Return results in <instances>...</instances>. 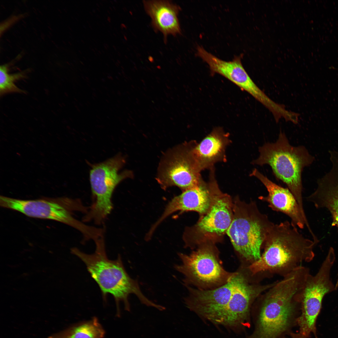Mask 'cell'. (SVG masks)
<instances>
[{
	"instance_id": "cell-1",
	"label": "cell",
	"mask_w": 338,
	"mask_h": 338,
	"mask_svg": "<svg viewBox=\"0 0 338 338\" xmlns=\"http://www.w3.org/2000/svg\"><path fill=\"white\" fill-rule=\"evenodd\" d=\"M304 284L290 274L256 299L251 309L254 328L245 338H286L293 332L301 313Z\"/></svg>"
},
{
	"instance_id": "cell-2",
	"label": "cell",
	"mask_w": 338,
	"mask_h": 338,
	"mask_svg": "<svg viewBox=\"0 0 338 338\" xmlns=\"http://www.w3.org/2000/svg\"><path fill=\"white\" fill-rule=\"evenodd\" d=\"M291 222L274 224L263 243L259 259L246 266L251 276L258 281L275 274L283 277L312 261L317 243L305 238Z\"/></svg>"
},
{
	"instance_id": "cell-3",
	"label": "cell",
	"mask_w": 338,
	"mask_h": 338,
	"mask_svg": "<svg viewBox=\"0 0 338 338\" xmlns=\"http://www.w3.org/2000/svg\"><path fill=\"white\" fill-rule=\"evenodd\" d=\"M94 241L96 247L93 254L85 253L75 248H72L71 252L85 264L91 277L99 286L103 300L106 301L107 294L113 296L117 316L120 315V302L123 303L125 310H130L128 298L131 294L136 295L142 304L158 308V305L152 302L143 294L137 280L129 275L120 255L115 260L108 258L103 236Z\"/></svg>"
},
{
	"instance_id": "cell-4",
	"label": "cell",
	"mask_w": 338,
	"mask_h": 338,
	"mask_svg": "<svg viewBox=\"0 0 338 338\" xmlns=\"http://www.w3.org/2000/svg\"><path fill=\"white\" fill-rule=\"evenodd\" d=\"M233 203V218L226 234L237 254L248 266L260 258L263 243L274 223L261 212L254 201L247 202L237 196Z\"/></svg>"
},
{
	"instance_id": "cell-5",
	"label": "cell",
	"mask_w": 338,
	"mask_h": 338,
	"mask_svg": "<svg viewBox=\"0 0 338 338\" xmlns=\"http://www.w3.org/2000/svg\"><path fill=\"white\" fill-rule=\"evenodd\" d=\"M259 156L252 162L271 167L276 177L288 187L305 212L302 196L301 173L304 167L310 165L315 158L303 146L291 145L281 131L275 143H265L259 148Z\"/></svg>"
},
{
	"instance_id": "cell-6",
	"label": "cell",
	"mask_w": 338,
	"mask_h": 338,
	"mask_svg": "<svg viewBox=\"0 0 338 338\" xmlns=\"http://www.w3.org/2000/svg\"><path fill=\"white\" fill-rule=\"evenodd\" d=\"M233 205L231 196L221 191L216 180L209 208L194 225L185 228V247L193 249L205 243H222L233 219Z\"/></svg>"
},
{
	"instance_id": "cell-7",
	"label": "cell",
	"mask_w": 338,
	"mask_h": 338,
	"mask_svg": "<svg viewBox=\"0 0 338 338\" xmlns=\"http://www.w3.org/2000/svg\"><path fill=\"white\" fill-rule=\"evenodd\" d=\"M195 249L189 254L178 253L182 263L174 266L183 275L186 286L213 289L226 283L235 274L236 272H228L223 268L216 244L204 243Z\"/></svg>"
},
{
	"instance_id": "cell-8",
	"label": "cell",
	"mask_w": 338,
	"mask_h": 338,
	"mask_svg": "<svg viewBox=\"0 0 338 338\" xmlns=\"http://www.w3.org/2000/svg\"><path fill=\"white\" fill-rule=\"evenodd\" d=\"M125 163V158L119 153L102 162L90 165L89 179L93 201L84 218L85 221L93 220L100 224L110 214L115 188L123 180L132 176L129 170L119 172Z\"/></svg>"
},
{
	"instance_id": "cell-9",
	"label": "cell",
	"mask_w": 338,
	"mask_h": 338,
	"mask_svg": "<svg viewBox=\"0 0 338 338\" xmlns=\"http://www.w3.org/2000/svg\"><path fill=\"white\" fill-rule=\"evenodd\" d=\"M263 284L256 281L244 268L237 272L234 288L224 311L221 325L235 333L250 328L251 311L256 299L275 283Z\"/></svg>"
},
{
	"instance_id": "cell-10",
	"label": "cell",
	"mask_w": 338,
	"mask_h": 338,
	"mask_svg": "<svg viewBox=\"0 0 338 338\" xmlns=\"http://www.w3.org/2000/svg\"><path fill=\"white\" fill-rule=\"evenodd\" d=\"M335 259V250L330 247L317 273L314 275L310 274L307 279L302 296L301 313L297 321L300 331L305 335H316V321L323 299L336 289L330 277Z\"/></svg>"
},
{
	"instance_id": "cell-11",
	"label": "cell",
	"mask_w": 338,
	"mask_h": 338,
	"mask_svg": "<svg viewBox=\"0 0 338 338\" xmlns=\"http://www.w3.org/2000/svg\"><path fill=\"white\" fill-rule=\"evenodd\" d=\"M0 205L29 217L53 220L64 223L79 230L85 238L91 236L94 232V227L75 219L71 214V208L58 199L24 200L1 196Z\"/></svg>"
},
{
	"instance_id": "cell-12",
	"label": "cell",
	"mask_w": 338,
	"mask_h": 338,
	"mask_svg": "<svg viewBox=\"0 0 338 338\" xmlns=\"http://www.w3.org/2000/svg\"><path fill=\"white\" fill-rule=\"evenodd\" d=\"M236 274V272L226 283L213 289H202L186 286L189 293L184 300L186 306L202 320L221 325L234 288Z\"/></svg>"
},
{
	"instance_id": "cell-13",
	"label": "cell",
	"mask_w": 338,
	"mask_h": 338,
	"mask_svg": "<svg viewBox=\"0 0 338 338\" xmlns=\"http://www.w3.org/2000/svg\"><path fill=\"white\" fill-rule=\"evenodd\" d=\"M194 141L185 145L162 169L158 180L163 188L174 186L184 191L197 185L202 178L192 152Z\"/></svg>"
},
{
	"instance_id": "cell-14",
	"label": "cell",
	"mask_w": 338,
	"mask_h": 338,
	"mask_svg": "<svg viewBox=\"0 0 338 338\" xmlns=\"http://www.w3.org/2000/svg\"><path fill=\"white\" fill-rule=\"evenodd\" d=\"M250 176L258 179L268 191L267 196L258 197L259 200L268 203V206L273 210L288 216L291 223L297 227L303 229L306 226L312 237L315 236L310 226L305 213L302 210L294 195L288 188L275 183L256 168Z\"/></svg>"
},
{
	"instance_id": "cell-15",
	"label": "cell",
	"mask_w": 338,
	"mask_h": 338,
	"mask_svg": "<svg viewBox=\"0 0 338 338\" xmlns=\"http://www.w3.org/2000/svg\"><path fill=\"white\" fill-rule=\"evenodd\" d=\"M216 179L215 169L210 170L209 180L202 178L195 187L183 191L173 197L166 206L161 216L152 226L150 231H154L158 225L172 214L178 211L181 213L194 211L199 215L205 213L209 208L211 201L213 183Z\"/></svg>"
},
{
	"instance_id": "cell-16",
	"label": "cell",
	"mask_w": 338,
	"mask_h": 338,
	"mask_svg": "<svg viewBox=\"0 0 338 338\" xmlns=\"http://www.w3.org/2000/svg\"><path fill=\"white\" fill-rule=\"evenodd\" d=\"M197 55L208 64L212 75L218 73L222 75L255 99L262 95V90L250 77L242 64L243 55L235 56L232 61H225L200 46L197 48Z\"/></svg>"
},
{
	"instance_id": "cell-17",
	"label": "cell",
	"mask_w": 338,
	"mask_h": 338,
	"mask_svg": "<svg viewBox=\"0 0 338 338\" xmlns=\"http://www.w3.org/2000/svg\"><path fill=\"white\" fill-rule=\"evenodd\" d=\"M330 161V170L318 179L315 190L306 198L316 208L327 210L332 225L338 229V155Z\"/></svg>"
},
{
	"instance_id": "cell-18",
	"label": "cell",
	"mask_w": 338,
	"mask_h": 338,
	"mask_svg": "<svg viewBox=\"0 0 338 338\" xmlns=\"http://www.w3.org/2000/svg\"><path fill=\"white\" fill-rule=\"evenodd\" d=\"M228 133L221 127L214 128L199 143L195 141L193 153L202 171L214 167L218 162L226 161V150L230 143Z\"/></svg>"
},
{
	"instance_id": "cell-19",
	"label": "cell",
	"mask_w": 338,
	"mask_h": 338,
	"mask_svg": "<svg viewBox=\"0 0 338 338\" xmlns=\"http://www.w3.org/2000/svg\"><path fill=\"white\" fill-rule=\"evenodd\" d=\"M143 3L153 28L162 33L165 40L169 35L181 33L178 18L180 8L177 5L167 0L145 1Z\"/></svg>"
},
{
	"instance_id": "cell-20",
	"label": "cell",
	"mask_w": 338,
	"mask_h": 338,
	"mask_svg": "<svg viewBox=\"0 0 338 338\" xmlns=\"http://www.w3.org/2000/svg\"><path fill=\"white\" fill-rule=\"evenodd\" d=\"M105 334L98 319L95 317L90 320L75 324L54 333L48 338H103Z\"/></svg>"
},
{
	"instance_id": "cell-21",
	"label": "cell",
	"mask_w": 338,
	"mask_h": 338,
	"mask_svg": "<svg viewBox=\"0 0 338 338\" xmlns=\"http://www.w3.org/2000/svg\"><path fill=\"white\" fill-rule=\"evenodd\" d=\"M8 64L1 65L0 67V95L3 96L11 93L25 94L24 90L18 87L15 83L26 77V71L18 73L9 74Z\"/></svg>"
},
{
	"instance_id": "cell-22",
	"label": "cell",
	"mask_w": 338,
	"mask_h": 338,
	"mask_svg": "<svg viewBox=\"0 0 338 338\" xmlns=\"http://www.w3.org/2000/svg\"><path fill=\"white\" fill-rule=\"evenodd\" d=\"M23 16V14L13 16L1 23L0 24V35H1L2 33L12 25L22 18Z\"/></svg>"
},
{
	"instance_id": "cell-23",
	"label": "cell",
	"mask_w": 338,
	"mask_h": 338,
	"mask_svg": "<svg viewBox=\"0 0 338 338\" xmlns=\"http://www.w3.org/2000/svg\"><path fill=\"white\" fill-rule=\"evenodd\" d=\"M286 338H287V337ZM288 338H309L299 332L297 333L292 332Z\"/></svg>"
},
{
	"instance_id": "cell-24",
	"label": "cell",
	"mask_w": 338,
	"mask_h": 338,
	"mask_svg": "<svg viewBox=\"0 0 338 338\" xmlns=\"http://www.w3.org/2000/svg\"><path fill=\"white\" fill-rule=\"evenodd\" d=\"M337 69V70H338V69Z\"/></svg>"
}]
</instances>
